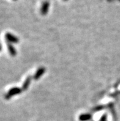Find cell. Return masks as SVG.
<instances>
[{
  "mask_svg": "<svg viewBox=\"0 0 120 121\" xmlns=\"http://www.w3.org/2000/svg\"><path fill=\"white\" fill-rule=\"evenodd\" d=\"M22 91H23V90L21 89V88L18 87L11 88V89H9V91L7 92V94L5 95L4 98L6 100H9L15 95L21 94Z\"/></svg>",
  "mask_w": 120,
  "mask_h": 121,
  "instance_id": "1",
  "label": "cell"
},
{
  "mask_svg": "<svg viewBox=\"0 0 120 121\" xmlns=\"http://www.w3.org/2000/svg\"><path fill=\"white\" fill-rule=\"evenodd\" d=\"M5 38L7 40L8 43H12V44H17L19 42V39L16 36L14 35L11 33H6L5 34Z\"/></svg>",
  "mask_w": 120,
  "mask_h": 121,
  "instance_id": "2",
  "label": "cell"
},
{
  "mask_svg": "<svg viewBox=\"0 0 120 121\" xmlns=\"http://www.w3.org/2000/svg\"><path fill=\"white\" fill-rule=\"evenodd\" d=\"M46 69L45 67H42H42H40L39 68H38L37 70L36 71V73L34 74L33 78L35 80V81H37V80L39 79L41 77H42V76L46 73Z\"/></svg>",
  "mask_w": 120,
  "mask_h": 121,
  "instance_id": "3",
  "label": "cell"
},
{
  "mask_svg": "<svg viewBox=\"0 0 120 121\" xmlns=\"http://www.w3.org/2000/svg\"><path fill=\"white\" fill-rule=\"evenodd\" d=\"M49 7H50V3L48 1H45L43 2L41 8V14L43 15H47L49 12Z\"/></svg>",
  "mask_w": 120,
  "mask_h": 121,
  "instance_id": "4",
  "label": "cell"
},
{
  "mask_svg": "<svg viewBox=\"0 0 120 121\" xmlns=\"http://www.w3.org/2000/svg\"><path fill=\"white\" fill-rule=\"evenodd\" d=\"M32 78H33L31 76H28L26 78V79L25 80L24 82L23 83V85H22V87H21L23 91H26L29 88L31 81H32Z\"/></svg>",
  "mask_w": 120,
  "mask_h": 121,
  "instance_id": "5",
  "label": "cell"
},
{
  "mask_svg": "<svg viewBox=\"0 0 120 121\" xmlns=\"http://www.w3.org/2000/svg\"><path fill=\"white\" fill-rule=\"evenodd\" d=\"M7 47H8V50L9 51V54L12 57H15L17 55V50L12 45V43H7Z\"/></svg>",
  "mask_w": 120,
  "mask_h": 121,
  "instance_id": "6",
  "label": "cell"
},
{
  "mask_svg": "<svg viewBox=\"0 0 120 121\" xmlns=\"http://www.w3.org/2000/svg\"><path fill=\"white\" fill-rule=\"evenodd\" d=\"M92 119V115L90 113L82 114L79 117L80 121H88Z\"/></svg>",
  "mask_w": 120,
  "mask_h": 121,
  "instance_id": "7",
  "label": "cell"
},
{
  "mask_svg": "<svg viewBox=\"0 0 120 121\" xmlns=\"http://www.w3.org/2000/svg\"><path fill=\"white\" fill-rule=\"evenodd\" d=\"M105 108V106L104 105H99V106H97L96 107H95L94 109H93V111L94 112H97V111H102V109Z\"/></svg>",
  "mask_w": 120,
  "mask_h": 121,
  "instance_id": "8",
  "label": "cell"
},
{
  "mask_svg": "<svg viewBox=\"0 0 120 121\" xmlns=\"http://www.w3.org/2000/svg\"><path fill=\"white\" fill-rule=\"evenodd\" d=\"M107 114H104L102 116V117H100V121H107Z\"/></svg>",
  "mask_w": 120,
  "mask_h": 121,
  "instance_id": "9",
  "label": "cell"
},
{
  "mask_svg": "<svg viewBox=\"0 0 120 121\" xmlns=\"http://www.w3.org/2000/svg\"><path fill=\"white\" fill-rule=\"evenodd\" d=\"M120 84V82H119L118 83H117V84Z\"/></svg>",
  "mask_w": 120,
  "mask_h": 121,
  "instance_id": "10",
  "label": "cell"
},
{
  "mask_svg": "<svg viewBox=\"0 0 120 121\" xmlns=\"http://www.w3.org/2000/svg\"><path fill=\"white\" fill-rule=\"evenodd\" d=\"M64 1H67V0H64Z\"/></svg>",
  "mask_w": 120,
  "mask_h": 121,
  "instance_id": "11",
  "label": "cell"
},
{
  "mask_svg": "<svg viewBox=\"0 0 120 121\" xmlns=\"http://www.w3.org/2000/svg\"></svg>",
  "mask_w": 120,
  "mask_h": 121,
  "instance_id": "12",
  "label": "cell"
}]
</instances>
